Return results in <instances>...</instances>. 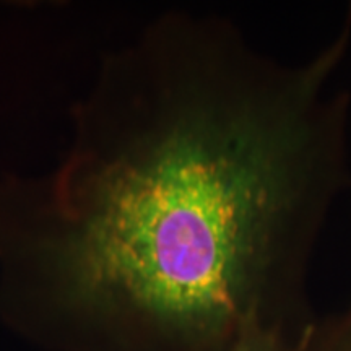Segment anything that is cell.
<instances>
[{"label":"cell","mask_w":351,"mask_h":351,"mask_svg":"<svg viewBox=\"0 0 351 351\" xmlns=\"http://www.w3.org/2000/svg\"><path fill=\"white\" fill-rule=\"evenodd\" d=\"M307 328L298 333L283 327L252 326L239 337L231 351H302Z\"/></svg>","instance_id":"3"},{"label":"cell","mask_w":351,"mask_h":351,"mask_svg":"<svg viewBox=\"0 0 351 351\" xmlns=\"http://www.w3.org/2000/svg\"><path fill=\"white\" fill-rule=\"evenodd\" d=\"M302 351H351V304L339 314L314 320L304 335Z\"/></svg>","instance_id":"2"},{"label":"cell","mask_w":351,"mask_h":351,"mask_svg":"<svg viewBox=\"0 0 351 351\" xmlns=\"http://www.w3.org/2000/svg\"><path fill=\"white\" fill-rule=\"evenodd\" d=\"M343 26L311 59L168 12L101 60L54 168L0 176V278L112 324L135 351L306 330V276L348 184Z\"/></svg>","instance_id":"1"}]
</instances>
